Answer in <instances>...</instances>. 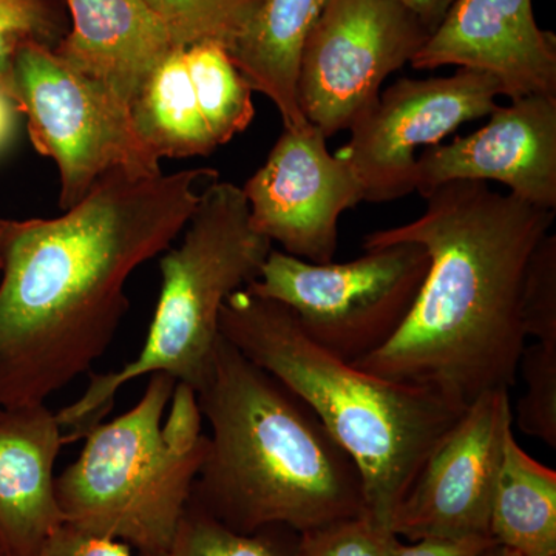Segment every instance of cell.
Segmentation results:
<instances>
[{
  "label": "cell",
  "mask_w": 556,
  "mask_h": 556,
  "mask_svg": "<svg viewBox=\"0 0 556 556\" xmlns=\"http://www.w3.org/2000/svg\"><path fill=\"white\" fill-rule=\"evenodd\" d=\"M195 393L211 434L190 503L239 533H303L365 514L356 463L305 402L223 336Z\"/></svg>",
  "instance_id": "cell-3"
},
{
  "label": "cell",
  "mask_w": 556,
  "mask_h": 556,
  "mask_svg": "<svg viewBox=\"0 0 556 556\" xmlns=\"http://www.w3.org/2000/svg\"><path fill=\"white\" fill-rule=\"evenodd\" d=\"M399 538L367 514L300 533L298 556H393Z\"/></svg>",
  "instance_id": "cell-26"
},
{
  "label": "cell",
  "mask_w": 556,
  "mask_h": 556,
  "mask_svg": "<svg viewBox=\"0 0 556 556\" xmlns=\"http://www.w3.org/2000/svg\"><path fill=\"white\" fill-rule=\"evenodd\" d=\"M299 538L287 526L233 532L189 501L169 544L135 556H298Z\"/></svg>",
  "instance_id": "cell-21"
},
{
  "label": "cell",
  "mask_w": 556,
  "mask_h": 556,
  "mask_svg": "<svg viewBox=\"0 0 556 556\" xmlns=\"http://www.w3.org/2000/svg\"><path fill=\"white\" fill-rule=\"evenodd\" d=\"M68 30L65 0H0V91L14 102V61L22 47L54 50Z\"/></svg>",
  "instance_id": "cell-23"
},
{
  "label": "cell",
  "mask_w": 556,
  "mask_h": 556,
  "mask_svg": "<svg viewBox=\"0 0 556 556\" xmlns=\"http://www.w3.org/2000/svg\"><path fill=\"white\" fill-rule=\"evenodd\" d=\"M428 31L433 33L444 21L456 0H397Z\"/></svg>",
  "instance_id": "cell-29"
},
{
  "label": "cell",
  "mask_w": 556,
  "mask_h": 556,
  "mask_svg": "<svg viewBox=\"0 0 556 556\" xmlns=\"http://www.w3.org/2000/svg\"><path fill=\"white\" fill-rule=\"evenodd\" d=\"M163 22L175 49L218 43L232 49L258 13L263 0H144Z\"/></svg>",
  "instance_id": "cell-22"
},
{
  "label": "cell",
  "mask_w": 556,
  "mask_h": 556,
  "mask_svg": "<svg viewBox=\"0 0 556 556\" xmlns=\"http://www.w3.org/2000/svg\"><path fill=\"white\" fill-rule=\"evenodd\" d=\"M526 391L515 405L514 422L527 437L540 439L556 448V345L533 343L525 346L518 376Z\"/></svg>",
  "instance_id": "cell-24"
},
{
  "label": "cell",
  "mask_w": 556,
  "mask_h": 556,
  "mask_svg": "<svg viewBox=\"0 0 556 556\" xmlns=\"http://www.w3.org/2000/svg\"><path fill=\"white\" fill-rule=\"evenodd\" d=\"M313 124L285 129L244 185L251 228L305 262L331 263L340 217L364 201L350 166Z\"/></svg>",
  "instance_id": "cell-11"
},
{
  "label": "cell",
  "mask_w": 556,
  "mask_h": 556,
  "mask_svg": "<svg viewBox=\"0 0 556 556\" xmlns=\"http://www.w3.org/2000/svg\"><path fill=\"white\" fill-rule=\"evenodd\" d=\"M453 181H496L532 206L556 211V97L497 105L481 129L417 156L415 192L422 199Z\"/></svg>",
  "instance_id": "cell-13"
},
{
  "label": "cell",
  "mask_w": 556,
  "mask_h": 556,
  "mask_svg": "<svg viewBox=\"0 0 556 556\" xmlns=\"http://www.w3.org/2000/svg\"><path fill=\"white\" fill-rule=\"evenodd\" d=\"M500 97V83L477 70L397 79L350 127L351 137L336 155L356 175L364 201L405 199L415 192L417 152L442 144L464 124L489 116Z\"/></svg>",
  "instance_id": "cell-10"
},
{
  "label": "cell",
  "mask_w": 556,
  "mask_h": 556,
  "mask_svg": "<svg viewBox=\"0 0 556 556\" xmlns=\"http://www.w3.org/2000/svg\"><path fill=\"white\" fill-rule=\"evenodd\" d=\"M135 129L163 159L206 156L218 149L190 80L185 49L172 50L131 108Z\"/></svg>",
  "instance_id": "cell-19"
},
{
  "label": "cell",
  "mask_w": 556,
  "mask_h": 556,
  "mask_svg": "<svg viewBox=\"0 0 556 556\" xmlns=\"http://www.w3.org/2000/svg\"><path fill=\"white\" fill-rule=\"evenodd\" d=\"M510 430V391H489L479 396L394 510L391 532L408 541L492 536L490 511Z\"/></svg>",
  "instance_id": "cell-12"
},
{
  "label": "cell",
  "mask_w": 556,
  "mask_h": 556,
  "mask_svg": "<svg viewBox=\"0 0 556 556\" xmlns=\"http://www.w3.org/2000/svg\"><path fill=\"white\" fill-rule=\"evenodd\" d=\"M182 240L160 255L161 289L144 345L116 371L90 375L83 396L56 413L67 442L104 420L116 394L131 380L166 372L193 391L211 372L226 300L257 280L273 243L249 223L243 189L208 182L182 230Z\"/></svg>",
  "instance_id": "cell-6"
},
{
  "label": "cell",
  "mask_w": 556,
  "mask_h": 556,
  "mask_svg": "<svg viewBox=\"0 0 556 556\" xmlns=\"http://www.w3.org/2000/svg\"><path fill=\"white\" fill-rule=\"evenodd\" d=\"M14 104L27 116L33 148L60 172V207L86 199L104 175H159L160 156L135 129L131 110L39 43L14 61Z\"/></svg>",
  "instance_id": "cell-8"
},
{
  "label": "cell",
  "mask_w": 556,
  "mask_h": 556,
  "mask_svg": "<svg viewBox=\"0 0 556 556\" xmlns=\"http://www.w3.org/2000/svg\"><path fill=\"white\" fill-rule=\"evenodd\" d=\"M428 265L426 249L416 243L390 244L353 262L324 265L273 249L247 289L287 306L314 343L354 364L396 334Z\"/></svg>",
  "instance_id": "cell-7"
},
{
  "label": "cell",
  "mask_w": 556,
  "mask_h": 556,
  "mask_svg": "<svg viewBox=\"0 0 556 556\" xmlns=\"http://www.w3.org/2000/svg\"><path fill=\"white\" fill-rule=\"evenodd\" d=\"M328 0H263L239 42L228 51L252 91L265 94L285 129L308 124L299 105L303 47Z\"/></svg>",
  "instance_id": "cell-17"
},
{
  "label": "cell",
  "mask_w": 556,
  "mask_h": 556,
  "mask_svg": "<svg viewBox=\"0 0 556 556\" xmlns=\"http://www.w3.org/2000/svg\"><path fill=\"white\" fill-rule=\"evenodd\" d=\"M149 378L135 407L90 428L54 478L65 526L137 554L169 544L208 447L195 391L166 372Z\"/></svg>",
  "instance_id": "cell-5"
},
{
  "label": "cell",
  "mask_w": 556,
  "mask_h": 556,
  "mask_svg": "<svg viewBox=\"0 0 556 556\" xmlns=\"http://www.w3.org/2000/svg\"><path fill=\"white\" fill-rule=\"evenodd\" d=\"M482 556H517V555H514V554H511V552H508L507 548L497 546V544H495V546H493L492 548H489V551H486L485 554Z\"/></svg>",
  "instance_id": "cell-31"
},
{
  "label": "cell",
  "mask_w": 556,
  "mask_h": 556,
  "mask_svg": "<svg viewBox=\"0 0 556 556\" xmlns=\"http://www.w3.org/2000/svg\"><path fill=\"white\" fill-rule=\"evenodd\" d=\"M3 226H5V218L0 217V243H2ZM0 269H2V255H0Z\"/></svg>",
  "instance_id": "cell-32"
},
{
  "label": "cell",
  "mask_w": 556,
  "mask_h": 556,
  "mask_svg": "<svg viewBox=\"0 0 556 556\" xmlns=\"http://www.w3.org/2000/svg\"><path fill=\"white\" fill-rule=\"evenodd\" d=\"M409 64L486 73L511 101L556 97V38L538 25L532 0H456Z\"/></svg>",
  "instance_id": "cell-14"
},
{
  "label": "cell",
  "mask_w": 556,
  "mask_h": 556,
  "mask_svg": "<svg viewBox=\"0 0 556 556\" xmlns=\"http://www.w3.org/2000/svg\"><path fill=\"white\" fill-rule=\"evenodd\" d=\"M219 332L313 409L356 463L365 514L388 529L427 460L470 407L332 356L303 332L287 306L247 288L226 300Z\"/></svg>",
  "instance_id": "cell-4"
},
{
  "label": "cell",
  "mask_w": 556,
  "mask_h": 556,
  "mask_svg": "<svg viewBox=\"0 0 556 556\" xmlns=\"http://www.w3.org/2000/svg\"><path fill=\"white\" fill-rule=\"evenodd\" d=\"M65 444L47 402L0 407V536L9 556H38L64 526L54 464Z\"/></svg>",
  "instance_id": "cell-15"
},
{
  "label": "cell",
  "mask_w": 556,
  "mask_h": 556,
  "mask_svg": "<svg viewBox=\"0 0 556 556\" xmlns=\"http://www.w3.org/2000/svg\"><path fill=\"white\" fill-rule=\"evenodd\" d=\"M426 200L420 217L365 236V251L420 244L430 265L396 334L353 365L468 407L489 391L517 386L527 339L522 280L556 211L481 181L447 182Z\"/></svg>",
  "instance_id": "cell-2"
},
{
  "label": "cell",
  "mask_w": 556,
  "mask_h": 556,
  "mask_svg": "<svg viewBox=\"0 0 556 556\" xmlns=\"http://www.w3.org/2000/svg\"><path fill=\"white\" fill-rule=\"evenodd\" d=\"M190 80L204 123L217 146L247 131L255 116L251 87L218 43H199L185 50Z\"/></svg>",
  "instance_id": "cell-20"
},
{
  "label": "cell",
  "mask_w": 556,
  "mask_h": 556,
  "mask_svg": "<svg viewBox=\"0 0 556 556\" xmlns=\"http://www.w3.org/2000/svg\"><path fill=\"white\" fill-rule=\"evenodd\" d=\"M17 115H20V110H17L16 104L0 91V149L7 144V141L13 135Z\"/></svg>",
  "instance_id": "cell-30"
},
{
  "label": "cell",
  "mask_w": 556,
  "mask_h": 556,
  "mask_svg": "<svg viewBox=\"0 0 556 556\" xmlns=\"http://www.w3.org/2000/svg\"><path fill=\"white\" fill-rule=\"evenodd\" d=\"M492 536L422 538L404 544L399 541L393 556H482L495 546Z\"/></svg>",
  "instance_id": "cell-28"
},
{
  "label": "cell",
  "mask_w": 556,
  "mask_h": 556,
  "mask_svg": "<svg viewBox=\"0 0 556 556\" xmlns=\"http://www.w3.org/2000/svg\"><path fill=\"white\" fill-rule=\"evenodd\" d=\"M430 31L397 0H328L300 60L299 105L332 138L367 115L388 76L409 64Z\"/></svg>",
  "instance_id": "cell-9"
},
{
  "label": "cell",
  "mask_w": 556,
  "mask_h": 556,
  "mask_svg": "<svg viewBox=\"0 0 556 556\" xmlns=\"http://www.w3.org/2000/svg\"><path fill=\"white\" fill-rule=\"evenodd\" d=\"M131 552L119 541L87 535L64 525L47 541L38 556H134Z\"/></svg>",
  "instance_id": "cell-27"
},
{
  "label": "cell",
  "mask_w": 556,
  "mask_h": 556,
  "mask_svg": "<svg viewBox=\"0 0 556 556\" xmlns=\"http://www.w3.org/2000/svg\"><path fill=\"white\" fill-rule=\"evenodd\" d=\"M522 331L544 345H556V236L547 233L527 263L521 288Z\"/></svg>",
  "instance_id": "cell-25"
},
{
  "label": "cell",
  "mask_w": 556,
  "mask_h": 556,
  "mask_svg": "<svg viewBox=\"0 0 556 556\" xmlns=\"http://www.w3.org/2000/svg\"><path fill=\"white\" fill-rule=\"evenodd\" d=\"M211 167L109 172L54 218H5L0 407L40 404L91 371L129 313L127 281L181 236Z\"/></svg>",
  "instance_id": "cell-1"
},
{
  "label": "cell",
  "mask_w": 556,
  "mask_h": 556,
  "mask_svg": "<svg viewBox=\"0 0 556 556\" xmlns=\"http://www.w3.org/2000/svg\"><path fill=\"white\" fill-rule=\"evenodd\" d=\"M490 535L517 556H556V471L533 459L508 431Z\"/></svg>",
  "instance_id": "cell-18"
},
{
  "label": "cell",
  "mask_w": 556,
  "mask_h": 556,
  "mask_svg": "<svg viewBox=\"0 0 556 556\" xmlns=\"http://www.w3.org/2000/svg\"><path fill=\"white\" fill-rule=\"evenodd\" d=\"M0 556H9V552H7L5 544H3L2 536H0Z\"/></svg>",
  "instance_id": "cell-33"
},
{
  "label": "cell",
  "mask_w": 556,
  "mask_h": 556,
  "mask_svg": "<svg viewBox=\"0 0 556 556\" xmlns=\"http://www.w3.org/2000/svg\"><path fill=\"white\" fill-rule=\"evenodd\" d=\"M70 30L54 54L131 110L175 50L144 0H65Z\"/></svg>",
  "instance_id": "cell-16"
}]
</instances>
